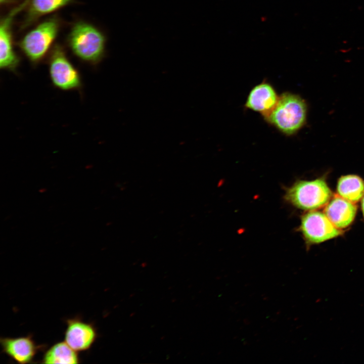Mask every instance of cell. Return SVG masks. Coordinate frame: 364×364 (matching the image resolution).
Here are the masks:
<instances>
[{"mask_svg":"<svg viewBox=\"0 0 364 364\" xmlns=\"http://www.w3.org/2000/svg\"><path fill=\"white\" fill-rule=\"evenodd\" d=\"M361 208H362V211L363 213V215L364 217V195L362 197V201H361Z\"/></svg>","mask_w":364,"mask_h":364,"instance_id":"obj_15","label":"cell"},{"mask_svg":"<svg viewBox=\"0 0 364 364\" xmlns=\"http://www.w3.org/2000/svg\"><path fill=\"white\" fill-rule=\"evenodd\" d=\"M65 341L73 349L78 351L89 349L97 337L96 329L93 324L75 317L66 321Z\"/></svg>","mask_w":364,"mask_h":364,"instance_id":"obj_9","label":"cell"},{"mask_svg":"<svg viewBox=\"0 0 364 364\" xmlns=\"http://www.w3.org/2000/svg\"><path fill=\"white\" fill-rule=\"evenodd\" d=\"M299 230L307 245L319 244L339 236L341 232L324 213L310 210L301 217Z\"/></svg>","mask_w":364,"mask_h":364,"instance_id":"obj_6","label":"cell"},{"mask_svg":"<svg viewBox=\"0 0 364 364\" xmlns=\"http://www.w3.org/2000/svg\"><path fill=\"white\" fill-rule=\"evenodd\" d=\"M59 27L57 18H50L38 24L19 42L21 50L33 64L38 63L46 56Z\"/></svg>","mask_w":364,"mask_h":364,"instance_id":"obj_4","label":"cell"},{"mask_svg":"<svg viewBox=\"0 0 364 364\" xmlns=\"http://www.w3.org/2000/svg\"><path fill=\"white\" fill-rule=\"evenodd\" d=\"M337 191L339 196L355 203L364 195V181L357 175L343 176L338 180Z\"/></svg>","mask_w":364,"mask_h":364,"instance_id":"obj_14","label":"cell"},{"mask_svg":"<svg viewBox=\"0 0 364 364\" xmlns=\"http://www.w3.org/2000/svg\"><path fill=\"white\" fill-rule=\"evenodd\" d=\"M48 65L50 78L56 88L64 91H81L82 82L80 73L60 46L54 47Z\"/></svg>","mask_w":364,"mask_h":364,"instance_id":"obj_5","label":"cell"},{"mask_svg":"<svg viewBox=\"0 0 364 364\" xmlns=\"http://www.w3.org/2000/svg\"><path fill=\"white\" fill-rule=\"evenodd\" d=\"M43 363H79L77 351L72 348L65 341L55 343L44 353Z\"/></svg>","mask_w":364,"mask_h":364,"instance_id":"obj_13","label":"cell"},{"mask_svg":"<svg viewBox=\"0 0 364 364\" xmlns=\"http://www.w3.org/2000/svg\"><path fill=\"white\" fill-rule=\"evenodd\" d=\"M29 0H25L14 8L2 20L0 26V68L17 73L20 58L14 50L12 43L11 26L15 16L28 4Z\"/></svg>","mask_w":364,"mask_h":364,"instance_id":"obj_7","label":"cell"},{"mask_svg":"<svg viewBox=\"0 0 364 364\" xmlns=\"http://www.w3.org/2000/svg\"><path fill=\"white\" fill-rule=\"evenodd\" d=\"M2 352L19 363H31L37 353L44 347L37 345L31 335L1 338Z\"/></svg>","mask_w":364,"mask_h":364,"instance_id":"obj_10","label":"cell"},{"mask_svg":"<svg viewBox=\"0 0 364 364\" xmlns=\"http://www.w3.org/2000/svg\"><path fill=\"white\" fill-rule=\"evenodd\" d=\"M73 0H29L23 27L29 26L40 17L57 11Z\"/></svg>","mask_w":364,"mask_h":364,"instance_id":"obj_12","label":"cell"},{"mask_svg":"<svg viewBox=\"0 0 364 364\" xmlns=\"http://www.w3.org/2000/svg\"><path fill=\"white\" fill-rule=\"evenodd\" d=\"M10 0H0V2H1V4L2 5V4H5V3L8 2Z\"/></svg>","mask_w":364,"mask_h":364,"instance_id":"obj_16","label":"cell"},{"mask_svg":"<svg viewBox=\"0 0 364 364\" xmlns=\"http://www.w3.org/2000/svg\"><path fill=\"white\" fill-rule=\"evenodd\" d=\"M308 106L300 95L284 92L271 112L263 120L286 136L296 134L305 125Z\"/></svg>","mask_w":364,"mask_h":364,"instance_id":"obj_1","label":"cell"},{"mask_svg":"<svg viewBox=\"0 0 364 364\" xmlns=\"http://www.w3.org/2000/svg\"><path fill=\"white\" fill-rule=\"evenodd\" d=\"M356 210L354 203L340 196H336L326 205L325 213L336 228L342 229L353 222Z\"/></svg>","mask_w":364,"mask_h":364,"instance_id":"obj_11","label":"cell"},{"mask_svg":"<svg viewBox=\"0 0 364 364\" xmlns=\"http://www.w3.org/2000/svg\"><path fill=\"white\" fill-rule=\"evenodd\" d=\"M279 96L274 85L266 79H264L250 90L244 107L259 113L263 119L275 108Z\"/></svg>","mask_w":364,"mask_h":364,"instance_id":"obj_8","label":"cell"},{"mask_svg":"<svg viewBox=\"0 0 364 364\" xmlns=\"http://www.w3.org/2000/svg\"><path fill=\"white\" fill-rule=\"evenodd\" d=\"M68 42L74 55L82 61L96 65L104 57L105 36L90 24L83 21L75 23L68 36Z\"/></svg>","mask_w":364,"mask_h":364,"instance_id":"obj_2","label":"cell"},{"mask_svg":"<svg viewBox=\"0 0 364 364\" xmlns=\"http://www.w3.org/2000/svg\"><path fill=\"white\" fill-rule=\"evenodd\" d=\"M332 195L326 181L318 178L296 181L287 188L284 198L287 202L297 208L313 210L326 205Z\"/></svg>","mask_w":364,"mask_h":364,"instance_id":"obj_3","label":"cell"}]
</instances>
